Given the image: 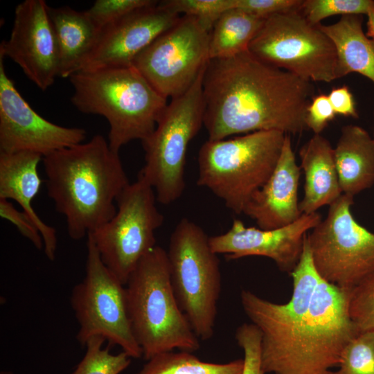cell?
<instances>
[{
    "mask_svg": "<svg viewBox=\"0 0 374 374\" xmlns=\"http://www.w3.org/2000/svg\"><path fill=\"white\" fill-rule=\"evenodd\" d=\"M311 24L335 15H366L374 12L373 0H303L299 9Z\"/></svg>",
    "mask_w": 374,
    "mask_h": 374,
    "instance_id": "cell-28",
    "label": "cell"
},
{
    "mask_svg": "<svg viewBox=\"0 0 374 374\" xmlns=\"http://www.w3.org/2000/svg\"><path fill=\"white\" fill-rule=\"evenodd\" d=\"M265 19L237 8L225 12L210 32V60L231 57L248 51Z\"/></svg>",
    "mask_w": 374,
    "mask_h": 374,
    "instance_id": "cell-24",
    "label": "cell"
},
{
    "mask_svg": "<svg viewBox=\"0 0 374 374\" xmlns=\"http://www.w3.org/2000/svg\"><path fill=\"white\" fill-rule=\"evenodd\" d=\"M335 116L328 95L320 93L314 96L306 110L305 123L308 129L311 130L314 134H321Z\"/></svg>",
    "mask_w": 374,
    "mask_h": 374,
    "instance_id": "cell-35",
    "label": "cell"
},
{
    "mask_svg": "<svg viewBox=\"0 0 374 374\" xmlns=\"http://www.w3.org/2000/svg\"><path fill=\"white\" fill-rule=\"evenodd\" d=\"M328 96L336 115L359 118L353 95L348 86L332 89Z\"/></svg>",
    "mask_w": 374,
    "mask_h": 374,
    "instance_id": "cell-36",
    "label": "cell"
},
{
    "mask_svg": "<svg viewBox=\"0 0 374 374\" xmlns=\"http://www.w3.org/2000/svg\"><path fill=\"white\" fill-rule=\"evenodd\" d=\"M348 312L359 333L374 330V274L349 291Z\"/></svg>",
    "mask_w": 374,
    "mask_h": 374,
    "instance_id": "cell-30",
    "label": "cell"
},
{
    "mask_svg": "<svg viewBox=\"0 0 374 374\" xmlns=\"http://www.w3.org/2000/svg\"><path fill=\"white\" fill-rule=\"evenodd\" d=\"M363 19L362 15H348L332 24L319 26L336 47L337 78L354 72L374 83V40L364 32Z\"/></svg>",
    "mask_w": 374,
    "mask_h": 374,
    "instance_id": "cell-23",
    "label": "cell"
},
{
    "mask_svg": "<svg viewBox=\"0 0 374 374\" xmlns=\"http://www.w3.org/2000/svg\"><path fill=\"white\" fill-rule=\"evenodd\" d=\"M373 137L374 139V110H373Z\"/></svg>",
    "mask_w": 374,
    "mask_h": 374,
    "instance_id": "cell-39",
    "label": "cell"
},
{
    "mask_svg": "<svg viewBox=\"0 0 374 374\" xmlns=\"http://www.w3.org/2000/svg\"><path fill=\"white\" fill-rule=\"evenodd\" d=\"M367 31L366 36L374 40V12H371L367 15Z\"/></svg>",
    "mask_w": 374,
    "mask_h": 374,
    "instance_id": "cell-37",
    "label": "cell"
},
{
    "mask_svg": "<svg viewBox=\"0 0 374 374\" xmlns=\"http://www.w3.org/2000/svg\"><path fill=\"white\" fill-rule=\"evenodd\" d=\"M0 215L12 223L38 250L44 249V241L33 220L24 211H19L8 199H0Z\"/></svg>",
    "mask_w": 374,
    "mask_h": 374,
    "instance_id": "cell-33",
    "label": "cell"
},
{
    "mask_svg": "<svg viewBox=\"0 0 374 374\" xmlns=\"http://www.w3.org/2000/svg\"><path fill=\"white\" fill-rule=\"evenodd\" d=\"M349 291L321 278L316 288L308 280H294L285 303L243 292V310L261 333L265 373L330 374L359 334L348 312Z\"/></svg>",
    "mask_w": 374,
    "mask_h": 374,
    "instance_id": "cell-1",
    "label": "cell"
},
{
    "mask_svg": "<svg viewBox=\"0 0 374 374\" xmlns=\"http://www.w3.org/2000/svg\"><path fill=\"white\" fill-rule=\"evenodd\" d=\"M330 374H374V330L360 332L345 348Z\"/></svg>",
    "mask_w": 374,
    "mask_h": 374,
    "instance_id": "cell-27",
    "label": "cell"
},
{
    "mask_svg": "<svg viewBox=\"0 0 374 374\" xmlns=\"http://www.w3.org/2000/svg\"><path fill=\"white\" fill-rule=\"evenodd\" d=\"M204 73L184 93L171 99L154 130L141 141L145 163L138 177L151 186L161 204L175 202L185 189L188 147L203 125Z\"/></svg>",
    "mask_w": 374,
    "mask_h": 374,
    "instance_id": "cell-8",
    "label": "cell"
},
{
    "mask_svg": "<svg viewBox=\"0 0 374 374\" xmlns=\"http://www.w3.org/2000/svg\"><path fill=\"white\" fill-rule=\"evenodd\" d=\"M60 56V77L78 72L96 42L99 30L85 11L48 6Z\"/></svg>",
    "mask_w": 374,
    "mask_h": 374,
    "instance_id": "cell-22",
    "label": "cell"
},
{
    "mask_svg": "<svg viewBox=\"0 0 374 374\" xmlns=\"http://www.w3.org/2000/svg\"><path fill=\"white\" fill-rule=\"evenodd\" d=\"M0 56L17 64L41 90L60 77L59 51L45 1L25 0L17 6L10 36L1 42Z\"/></svg>",
    "mask_w": 374,
    "mask_h": 374,
    "instance_id": "cell-15",
    "label": "cell"
},
{
    "mask_svg": "<svg viewBox=\"0 0 374 374\" xmlns=\"http://www.w3.org/2000/svg\"><path fill=\"white\" fill-rule=\"evenodd\" d=\"M321 220L317 212L302 214L290 224L264 230L247 227L234 219L226 232L209 237V244L214 253L231 260L251 256L269 258L280 271L291 274L302 255L306 234Z\"/></svg>",
    "mask_w": 374,
    "mask_h": 374,
    "instance_id": "cell-16",
    "label": "cell"
},
{
    "mask_svg": "<svg viewBox=\"0 0 374 374\" xmlns=\"http://www.w3.org/2000/svg\"><path fill=\"white\" fill-rule=\"evenodd\" d=\"M180 16L160 1L129 13L100 30L78 71L132 66L135 57Z\"/></svg>",
    "mask_w": 374,
    "mask_h": 374,
    "instance_id": "cell-17",
    "label": "cell"
},
{
    "mask_svg": "<svg viewBox=\"0 0 374 374\" xmlns=\"http://www.w3.org/2000/svg\"><path fill=\"white\" fill-rule=\"evenodd\" d=\"M69 78L72 104L107 121L108 143L116 152L134 140L148 138L168 104L133 66L80 71Z\"/></svg>",
    "mask_w": 374,
    "mask_h": 374,
    "instance_id": "cell-4",
    "label": "cell"
},
{
    "mask_svg": "<svg viewBox=\"0 0 374 374\" xmlns=\"http://www.w3.org/2000/svg\"><path fill=\"white\" fill-rule=\"evenodd\" d=\"M106 339L100 336L90 338L85 344L86 352L75 369L69 374H120L130 364L132 357L122 351L110 353V345H103Z\"/></svg>",
    "mask_w": 374,
    "mask_h": 374,
    "instance_id": "cell-26",
    "label": "cell"
},
{
    "mask_svg": "<svg viewBox=\"0 0 374 374\" xmlns=\"http://www.w3.org/2000/svg\"><path fill=\"white\" fill-rule=\"evenodd\" d=\"M42 159L41 155L29 152H0V199H13L21 206L40 232L46 256L53 261L56 231L42 221L32 206L42 183L38 173V165Z\"/></svg>",
    "mask_w": 374,
    "mask_h": 374,
    "instance_id": "cell-19",
    "label": "cell"
},
{
    "mask_svg": "<svg viewBox=\"0 0 374 374\" xmlns=\"http://www.w3.org/2000/svg\"><path fill=\"white\" fill-rule=\"evenodd\" d=\"M1 374H12V373L9 371H1Z\"/></svg>",
    "mask_w": 374,
    "mask_h": 374,
    "instance_id": "cell-38",
    "label": "cell"
},
{
    "mask_svg": "<svg viewBox=\"0 0 374 374\" xmlns=\"http://www.w3.org/2000/svg\"><path fill=\"white\" fill-rule=\"evenodd\" d=\"M301 168L305 175L304 191L299 202L302 214L330 206L343 193L335 165L334 148L321 134H314L300 149Z\"/></svg>",
    "mask_w": 374,
    "mask_h": 374,
    "instance_id": "cell-20",
    "label": "cell"
},
{
    "mask_svg": "<svg viewBox=\"0 0 374 374\" xmlns=\"http://www.w3.org/2000/svg\"><path fill=\"white\" fill-rule=\"evenodd\" d=\"M0 56V152L48 156L84 142L87 131L55 124L39 115L7 75Z\"/></svg>",
    "mask_w": 374,
    "mask_h": 374,
    "instance_id": "cell-14",
    "label": "cell"
},
{
    "mask_svg": "<svg viewBox=\"0 0 374 374\" xmlns=\"http://www.w3.org/2000/svg\"><path fill=\"white\" fill-rule=\"evenodd\" d=\"M235 339L244 352L242 374H265L261 362V333L253 323H244L235 331Z\"/></svg>",
    "mask_w": 374,
    "mask_h": 374,
    "instance_id": "cell-32",
    "label": "cell"
},
{
    "mask_svg": "<svg viewBox=\"0 0 374 374\" xmlns=\"http://www.w3.org/2000/svg\"><path fill=\"white\" fill-rule=\"evenodd\" d=\"M85 276L72 290L70 302L78 323L76 339L84 346L91 337L100 336L116 345L132 358L142 357L128 315L125 285L100 259L87 236Z\"/></svg>",
    "mask_w": 374,
    "mask_h": 374,
    "instance_id": "cell-11",
    "label": "cell"
},
{
    "mask_svg": "<svg viewBox=\"0 0 374 374\" xmlns=\"http://www.w3.org/2000/svg\"><path fill=\"white\" fill-rule=\"evenodd\" d=\"M166 252L179 305L198 338L208 340L214 333L222 287L217 254L203 229L186 217L175 227Z\"/></svg>",
    "mask_w": 374,
    "mask_h": 374,
    "instance_id": "cell-7",
    "label": "cell"
},
{
    "mask_svg": "<svg viewBox=\"0 0 374 374\" xmlns=\"http://www.w3.org/2000/svg\"><path fill=\"white\" fill-rule=\"evenodd\" d=\"M243 368V359L220 364L207 362L191 352L180 350L152 357L136 374H242Z\"/></svg>",
    "mask_w": 374,
    "mask_h": 374,
    "instance_id": "cell-25",
    "label": "cell"
},
{
    "mask_svg": "<svg viewBox=\"0 0 374 374\" xmlns=\"http://www.w3.org/2000/svg\"><path fill=\"white\" fill-rule=\"evenodd\" d=\"M285 135L270 130L208 139L198 152L197 184L211 190L235 213L242 214L274 170Z\"/></svg>",
    "mask_w": 374,
    "mask_h": 374,
    "instance_id": "cell-6",
    "label": "cell"
},
{
    "mask_svg": "<svg viewBox=\"0 0 374 374\" xmlns=\"http://www.w3.org/2000/svg\"><path fill=\"white\" fill-rule=\"evenodd\" d=\"M299 9L266 18L248 51L260 60L310 82L338 79L333 42Z\"/></svg>",
    "mask_w": 374,
    "mask_h": 374,
    "instance_id": "cell-9",
    "label": "cell"
},
{
    "mask_svg": "<svg viewBox=\"0 0 374 374\" xmlns=\"http://www.w3.org/2000/svg\"><path fill=\"white\" fill-rule=\"evenodd\" d=\"M154 0H96L85 12L100 31L129 13L152 5Z\"/></svg>",
    "mask_w": 374,
    "mask_h": 374,
    "instance_id": "cell-31",
    "label": "cell"
},
{
    "mask_svg": "<svg viewBox=\"0 0 374 374\" xmlns=\"http://www.w3.org/2000/svg\"><path fill=\"white\" fill-rule=\"evenodd\" d=\"M211 30L181 15L134 59L132 66L165 98L188 90L206 69Z\"/></svg>",
    "mask_w": 374,
    "mask_h": 374,
    "instance_id": "cell-13",
    "label": "cell"
},
{
    "mask_svg": "<svg viewBox=\"0 0 374 374\" xmlns=\"http://www.w3.org/2000/svg\"><path fill=\"white\" fill-rule=\"evenodd\" d=\"M300 175L301 168L296 163L290 134H286L274 170L251 196L242 213L264 230L293 223L302 215L298 200Z\"/></svg>",
    "mask_w": 374,
    "mask_h": 374,
    "instance_id": "cell-18",
    "label": "cell"
},
{
    "mask_svg": "<svg viewBox=\"0 0 374 374\" xmlns=\"http://www.w3.org/2000/svg\"><path fill=\"white\" fill-rule=\"evenodd\" d=\"M314 93L312 82L249 51L210 60L202 78L203 125L213 141L258 131L301 134L308 130L306 110Z\"/></svg>",
    "mask_w": 374,
    "mask_h": 374,
    "instance_id": "cell-2",
    "label": "cell"
},
{
    "mask_svg": "<svg viewBox=\"0 0 374 374\" xmlns=\"http://www.w3.org/2000/svg\"><path fill=\"white\" fill-rule=\"evenodd\" d=\"M334 157L343 194L355 197L374 185V139L365 129L343 126Z\"/></svg>",
    "mask_w": 374,
    "mask_h": 374,
    "instance_id": "cell-21",
    "label": "cell"
},
{
    "mask_svg": "<svg viewBox=\"0 0 374 374\" xmlns=\"http://www.w3.org/2000/svg\"><path fill=\"white\" fill-rule=\"evenodd\" d=\"M303 0H235V8L252 16L266 19L274 14L299 9Z\"/></svg>",
    "mask_w": 374,
    "mask_h": 374,
    "instance_id": "cell-34",
    "label": "cell"
},
{
    "mask_svg": "<svg viewBox=\"0 0 374 374\" xmlns=\"http://www.w3.org/2000/svg\"><path fill=\"white\" fill-rule=\"evenodd\" d=\"M156 194L143 178L130 183L116 199V213L89 236L109 270L125 285L141 260L156 246L163 216Z\"/></svg>",
    "mask_w": 374,
    "mask_h": 374,
    "instance_id": "cell-12",
    "label": "cell"
},
{
    "mask_svg": "<svg viewBox=\"0 0 374 374\" xmlns=\"http://www.w3.org/2000/svg\"><path fill=\"white\" fill-rule=\"evenodd\" d=\"M42 161L47 195L65 217L68 234L75 240L114 216L116 199L130 183L119 153L100 134L51 153Z\"/></svg>",
    "mask_w": 374,
    "mask_h": 374,
    "instance_id": "cell-3",
    "label": "cell"
},
{
    "mask_svg": "<svg viewBox=\"0 0 374 374\" xmlns=\"http://www.w3.org/2000/svg\"><path fill=\"white\" fill-rule=\"evenodd\" d=\"M160 3L179 15L197 19L209 30L225 12L235 8V0H165Z\"/></svg>",
    "mask_w": 374,
    "mask_h": 374,
    "instance_id": "cell-29",
    "label": "cell"
},
{
    "mask_svg": "<svg viewBox=\"0 0 374 374\" xmlns=\"http://www.w3.org/2000/svg\"><path fill=\"white\" fill-rule=\"evenodd\" d=\"M128 315L142 357L178 349L195 352L199 339L181 310L171 283L167 252L156 245L125 284Z\"/></svg>",
    "mask_w": 374,
    "mask_h": 374,
    "instance_id": "cell-5",
    "label": "cell"
},
{
    "mask_svg": "<svg viewBox=\"0 0 374 374\" xmlns=\"http://www.w3.org/2000/svg\"><path fill=\"white\" fill-rule=\"evenodd\" d=\"M354 197L342 194L307 234L314 265L325 281L350 290L374 274V233L353 217Z\"/></svg>",
    "mask_w": 374,
    "mask_h": 374,
    "instance_id": "cell-10",
    "label": "cell"
}]
</instances>
